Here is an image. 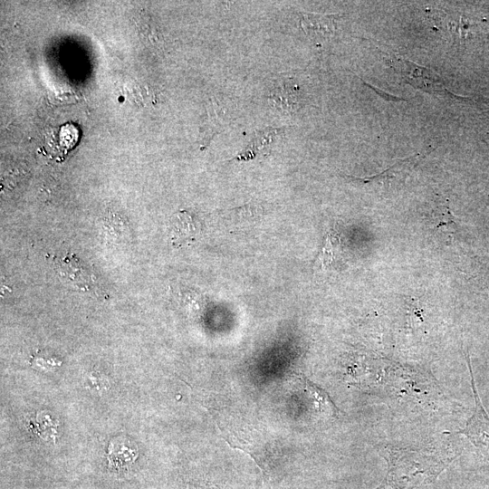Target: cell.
Listing matches in <instances>:
<instances>
[{"mask_svg": "<svg viewBox=\"0 0 489 489\" xmlns=\"http://www.w3.org/2000/svg\"><path fill=\"white\" fill-rule=\"evenodd\" d=\"M298 15L302 31L316 44H322L334 35L338 15L306 12H300Z\"/></svg>", "mask_w": 489, "mask_h": 489, "instance_id": "277c9868", "label": "cell"}, {"mask_svg": "<svg viewBox=\"0 0 489 489\" xmlns=\"http://www.w3.org/2000/svg\"><path fill=\"white\" fill-rule=\"evenodd\" d=\"M305 391L313 399L317 411H329L336 414L339 409L333 404L326 391L312 382L304 375L300 374Z\"/></svg>", "mask_w": 489, "mask_h": 489, "instance_id": "30bf717a", "label": "cell"}, {"mask_svg": "<svg viewBox=\"0 0 489 489\" xmlns=\"http://www.w3.org/2000/svg\"><path fill=\"white\" fill-rule=\"evenodd\" d=\"M137 457V451L133 446L127 442L112 445L110 449L109 462L113 468H128Z\"/></svg>", "mask_w": 489, "mask_h": 489, "instance_id": "9c48e42d", "label": "cell"}, {"mask_svg": "<svg viewBox=\"0 0 489 489\" xmlns=\"http://www.w3.org/2000/svg\"><path fill=\"white\" fill-rule=\"evenodd\" d=\"M465 358L471 378L475 408L473 415L467 420L465 427L459 430L458 433L465 436L476 449H478L480 454L486 460H489V417L482 405L478 391L476 390L474 375L471 369L470 358L467 352L465 353Z\"/></svg>", "mask_w": 489, "mask_h": 489, "instance_id": "7a4b0ae2", "label": "cell"}, {"mask_svg": "<svg viewBox=\"0 0 489 489\" xmlns=\"http://www.w3.org/2000/svg\"><path fill=\"white\" fill-rule=\"evenodd\" d=\"M200 233V224L187 211L177 213L170 225V239L174 245L180 246L195 241Z\"/></svg>", "mask_w": 489, "mask_h": 489, "instance_id": "5b68a950", "label": "cell"}, {"mask_svg": "<svg viewBox=\"0 0 489 489\" xmlns=\"http://www.w3.org/2000/svg\"><path fill=\"white\" fill-rule=\"evenodd\" d=\"M69 259L63 261L61 265V272H63L65 275L77 286L87 287L91 280V275L85 269L79 264L77 260Z\"/></svg>", "mask_w": 489, "mask_h": 489, "instance_id": "8fae6325", "label": "cell"}, {"mask_svg": "<svg viewBox=\"0 0 489 489\" xmlns=\"http://www.w3.org/2000/svg\"><path fill=\"white\" fill-rule=\"evenodd\" d=\"M388 62L397 73L400 74L406 82L415 88L429 93L439 94L446 91L439 75L428 68L421 67L396 56H388Z\"/></svg>", "mask_w": 489, "mask_h": 489, "instance_id": "3957f363", "label": "cell"}, {"mask_svg": "<svg viewBox=\"0 0 489 489\" xmlns=\"http://www.w3.org/2000/svg\"><path fill=\"white\" fill-rule=\"evenodd\" d=\"M336 248L331 235L326 236L324 244L317 257L316 264L320 263L322 268L330 267L336 259Z\"/></svg>", "mask_w": 489, "mask_h": 489, "instance_id": "4fadbf2b", "label": "cell"}, {"mask_svg": "<svg viewBox=\"0 0 489 489\" xmlns=\"http://www.w3.org/2000/svg\"><path fill=\"white\" fill-rule=\"evenodd\" d=\"M206 119L202 129L203 147H206L214 136L219 132L225 121L224 108L211 98L206 104Z\"/></svg>", "mask_w": 489, "mask_h": 489, "instance_id": "8992f818", "label": "cell"}, {"mask_svg": "<svg viewBox=\"0 0 489 489\" xmlns=\"http://www.w3.org/2000/svg\"><path fill=\"white\" fill-rule=\"evenodd\" d=\"M270 101L279 110L292 111L298 102V88L296 84L286 81L276 85L273 91H271Z\"/></svg>", "mask_w": 489, "mask_h": 489, "instance_id": "ba28073f", "label": "cell"}, {"mask_svg": "<svg viewBox=\"0 0 489 489\" xmlns=\"http://www.w3.org/2000/svg\"><path fill=\"white\" fill-rule=\"evenodd\" d=\"M388 468L375 489H427L455 456L428 449L388 446L382 449Z\"/></svg>", "mask_w": 489, "mask_h": 489, "instance_id": "6da1fadb", "label": "cell"}, {"mask_svg": "<svg viewBox=\"0 0 489 489\" xmlns=\"http://www.w3.org/2000/svg\"><path fill=\"white\" fill-rule=\"evenodd\" d=\"M263 207L257 204H247L230 210V215L235 220L252 221L263 215Z\"/></svg>", "mask_w": 489, "mask_h": 489, "instance_id": "7c38bea8", "label": "cell"}, {"mask_svg": "<svg viewBox=\"0 0 489 489\" xmlns=\"http://www.w3.org/2000/svg\"><path fill=\"white\" fill-rule=\"evenodd\" d=\"M265 140V137H263L262 138V141H264ZM260 145H266L265 142H259Z\"/></svg>", "mask_w": 489, "mask_h": 489, "instance_id": "5bb4252c", "label": "cell"}, {"mask_svg": "<svg viewBox=\"0 0 489 489\" xmlns=\"http://www.w3.org/2000/svg\"><path fill=\"white\" fill-rule=\"evenodd\" d=\"M428 152L424 153H417L410 158H408L406 159H403L399 161L398 163L393 165L386 171L382 172L381 174H379L377 176L373 177H356L352 176H347L348 177H351L355 180H360L362 182H369V181H376V182H383L388 179H396L398 178V176L401 177L406 175L413 167L426 155H427Z\"/></svg>", "mask_w": 489, "mask_h": 489, "instance_id": "52a82bcc", "label": "cell"}]
</instances>
